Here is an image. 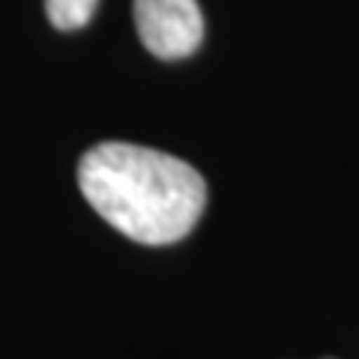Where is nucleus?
Segmentation results:
<instances>
[{"label": "nucleus", "instance_id": "nucleus-1", "mask_svg": "<svg viewBox=\"0 0 359 359\" xmlns=\"http://www.w3.org/2000/svg\"><path fill=\"white\" fill-rule=\"evenodd\" d=\"M78 186L111 228L141 245L180 243L207 207V183L189 162L123 141L90 147L78 162Z\"/></svg>", "mask_w": 359, "mask_h": 359}, {"label": "nucleus", "instance_id": "nucleus-2", "mask_svg": "<svg viewBox=\"0 0 359 359\" xmlns=\"http://www.w3.org/2000/svg\"><path fill=\"white\" fill-rule=\"evenodd\" d=\"M132 15L144 48L159 60H183L204 42L198 0H132Z\"/></svg>", "mask_w": 359, "mask_h": 359}, {"label": "nucleus", "instance_id": "nucleus-3", "mask_svg": "<svg viewBox=\"0 0 359 359\" xmlns=\"http://www.w3.org/2000/svg\"><path fill=\"white\" fill-rule=\"evenodd\" d=\"M99 6V0H45V13L48 21L57 30H81L90 25Z\"/></svg>", "mask_w": 359, "mask_h": 359}]
</instances>
